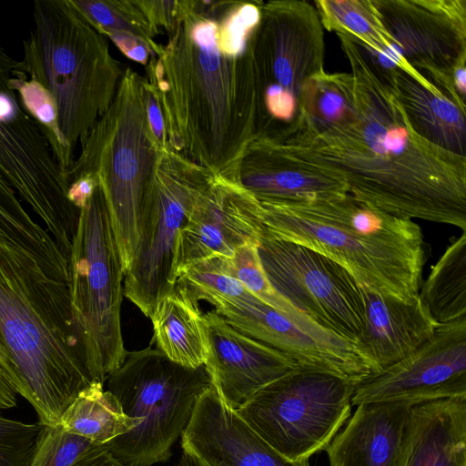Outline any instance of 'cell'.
<instances>
[{"instance_id":"cell-37","label":"cell","mask_w":466,"mask_h":466,"mask_svg":"<svg viewBox=\"0 0 466 466\" xmlns=\"http://www.w3.org/2000/svg\"><path fill=\"white\" fill-rule=\"evenodd\" d=\"M144 96L147 120L153 135L162 149L169 148L166 122L160 98L152 85L145 77Z\"/></svg>"},{"instance_id":"cell-26","label":"cell","mask_w":466,"mask_h":466,"mask_svg":"<svg viewBox=\"0 0 466 466\" xmlns=\"http://www.w3.org/2000/svg\"><path fill=\"white\" fill-rule=\"evenodd\" d=\"M302 103L301 127L289 139L319 135L350 124L356 116L353 76L321 72L309 81Z\"/></svg>"},{"instance_id":"cell-34","label":"cell","mask_w":466,"mask_h":466,"mask_svg":"<svg viewBox=\"0 0 466 466\" xmlns=\"http://www.w3.org/2000/svg\"><path fill=\"white\" fill-rule=\"evenodd\" d=\"M104 446L65 430L59 423L45 425L28 466H72Z\"/></svg>"},{"instance_id":"cell-18","label":"cell","mask_w":466,"mask_h":466,"mask_svg":"<svg viewBox=\"0 0 466 466\" xmlns=\"http://www.w3.org/2000/svg\"><path fill=\"white\" fill-rule=\"evenodd\" d=\"M181 444L198 466H310L269 446L224 403L213 385L198 399Z\"/></svg>"},{"instance_id":"cell-24","label":"cell","mask_w":466,"mask_h":466,"mask_svg":"<svg viewBox=\"0 0 466 466\" xmlns=\"http://www.w3.org/2000/svg\"><path fill=\"white\" fill-rule=\"evenodd\" d=\"M381 74L390 82L412 130L431 145L466 158L465 106L401 69Z\"/></svg>"},{"instance_id":"cell-3","label":"cell","mask_w":466,"mask_h":466,"mask_svg":"<svg viewBox=\"0 0 466 466\" xmlns=\"http://www.w3.org/2000/svg\"><path fill=\"white\" fill-rule=\"evenodd\" d=\"M0 226V347L10 360V382L56 425L78 394L96 382L73 311L71 268L56 247Z\"/></svg>"},{"instance_id":"cell-38","label":"cell","mask_w":466,"mask_h":466,"mask_svg":"<svg viewBox=\"0 0 466 466\" xmlns=\"http://www.w3.org/2000/svg\"><path fill=\"white\" fill-rule=\"evenodd\" d=\"M98 186L97 179L92 175H81L68 182L67 198L79 210L82 209Z\"/></svg>"},{"instance_id":"cell-10","label":"cell","mask_w":466,"mask_h":466,"mask_svg":"<svg viewBox=\"0 0 466 466\" xmlns=\"http://www.w3.org/2000/svg\"><path fill=\"white\" fill-rule=\"evenodd\" d=\"M355 385L298 366L235 410L269 446L299 461L325 451L351 415Z\"/></svg>"},{"instance_id":"cell-33","label":"cell","mask_w":466,"mask_h":466,"mask_svg":"<svg viewBox=\"0 0 466 466\" xmlns=\"http://www.w3.org/2000/svg\"><path fill=\"white\" fill-rule=\"evenodd\" d=\"M176 285L186 289L195 301L206 300L214 308L252 296L238 280L220 269L216 257L189 267L178 277Z\"/></svg>"},{"instance_id":"cell-4","label":"cell","mask_w":466,"mask_h":466,"mask_svg":"<svg viewBox=\"0 0 466 466\" xmlns=\"http://www.w3.org/2000/svg\"><path fill=\"white\" fill-rule=\"evenodd\" d=\"M264 233L317 251L360 286L410 299L427 260L420 227L350 194L309 202L258 201Z\"/></svg>"},{"instance_id":"cell-35","label":"cell","mask_w":466,"mask_h":466,"mask_svg":"<svg viewBox=\"0 0 466 466\" xmlns=\"http://www.w3.org/2000/svg\"><path fill=\"white\" fill-rule=\"evenodd\" d=\"M44 426L11 420L0 412V466H28Z\"/></svg>"},{"instance_id":"cell-20","label":"cell","mask_w":466,"mask_h":466,"mask_svg":"<svg viewBox=\"0 0 466 466\" xmlns=\"http://www.w3.org/2000/svg\"><path fill=\"white\" fill-rule=\"evenodd\" d=\"M238 181L258 201L298 203L349 194L335 171L263 138L252 139L243 152Z\"/></svg>"},{"instance_id":"cell-31","label":"cell","mask_w":466,"mask_h":466,"mask_svg":"<svg viewBox=\"0 0 466 466\" xmlns=\"http://www.w3.org/2000/svg\"><path fill=\"white\" fill-rule=\"evenodd\" d=\"M89 24L107 39L131 36L145 44L156 57L162 45L156 42L158 33L150 25L135 0H72Z\"/></svg>"},{"instance_id":"cell-39","label":"cell","mask_w":466,"mask_h":466,"mask_svg":"<svg viewBox=\"0 0 466 466\" xmlns=\"http://www.w3.org/2000/svg\"><path fill=\"white\" fill-rule=\"evenodd\" d=\"M72 466H124L106 449V446L96 449Z\"/></svg>"},{"instance_id":"cell-6","label":"cell","mask_w":466,"mask_h":466,"mask_svg":"<svg viewBox=\"0 0 466 466\" xmlns=\"http://www.w3.org/2000/svg\"><path fill=\"white\" fill-rule=\"evenodd\" d=\"M144 84L145 76L125 67L111 105L66 171L67 182L86 174L97 179L124 274L137 247L145 201L164 150L147 120Z\"/></svg>"},{"instance_id":"cell-11","label":"cell","mask_w":466,"mask_h":466,"mask_svg":"<svg viewBox=\"0 0 466 466\" xmlns=\"http://www.w3.org/2000/svg\"><path fill=\"white\" fill-rule=\"evenodd\" d=\"M214 176L170 148L160 155L140 218L137 247L123 284L124 295L147 318L176 287L178 233Z\"/></svg>"},{"instance_id":"cell-27","label":"cell","mask_w":466,"mask_h":466,"mask_svg":"<svg viewBox=\"0 0 466 466\" xmlns=\"http://www.w3.org/2000/svg\"><path fill=\"white\" fill-rule=\"evenodd\" d=\"M137 423L124 413L115 395L99 382L81 391L59 421L65 430L101 445L129 432Z\"/></svg>"},{"instance_id":"cell-7","label":"cell","mask_w":466,"mask_h":466,"mask_svg":"<svg viewBox=\"0 0 466 466\" xmlns=\"http://www.w3.org/2000/svg\"><path fill=\"white\" fill-rule=\"evenodd\" d=\"M106 382L124 413L138 420L132 431L106 444L124 466H152L167 461L198 399L212 386L205 365L180 366L150 346L127 352Z\"/></svg>"},{"instance_id":"cell-8","label":"cell","mask_w":466,"mask_h":466,"mask_svg":"<svg viewBox=\"0 0 466 466\" xmlns=\"http://www.w3.org/2000/svg\"><path fill=\"white\" fill-rule=\"evenodd\" d=\"M311 4L274 0L262 4L254 56L258 106L254 138L283 144L302 124L303 93L324 70V32Z\"/></svg>"},{"instance_id":"cell-15","label":"cell","mask_w":466,"mask_h":466,"mask_svg":"<svg viewBox=\"0 0 466 466\" xmlns=\"http://www.w3.org/2000/svg\"><path fill=\"white\" fill-rule=\"evenodd\" d=\"M461 397H466V318L439 325L434 336L417 350L358 383L351 404L412 407Z\"/></svg>"},{"instance_id":"cell-21","label":"cell","mask_w":466,"mask_h":466,"mask_svg":"<svg viewBox=\"0 0 466 466\" xmlns=\"http://www.w3.org/2000/svg\"><path fill=\"white\" fill-rule=\"evenodd\" d=\"M361 288L365 323L355 344L374 373L403 360L434 336L439 325L419 295L402 299Z\"/></svg>"},{"instance_id":"cell-30","label":"cell","mask_w":466,"mask_h":466,"mask_svg":"<svg viewBox=\"0 0 466 466\" xmlns=\"http://www.w3.org/2000/svg\"><path fill=\"white\" fill-rule=\"evenodd\" d=\"M257 246L243 245L230 258L215 256L220 269L238 280L257 299L281 312L300 328L315 333L329 331L309 319L274 289L261 266Z\"/></svg>"},{"instance_id":"cell-23","label":"cell","mask_w":466,"mask_h":466,"mask_svg":"<svg viewBox=\"0 0 466 466\" xmlns=\"http://www.w3.org/2000/svg\"><path fill=\"white\" fill-rule=\"evenodd\" d=\"M411 406L360 404L325 450L329 466H393Z\"/></svg>"},{"instance_id":"cell-2","label":"cell","mask_w":466,"mask_h":466,"mask_svg":"<svg viewBox=\"0 0 466 466\" xmlns=\"http://www.w3.org/2000/svg\"><path fill=\"white\" fill-rule=\"evenodd\" d=\"M221 5L194 0L146 66L145 77L160 98L169 148L215 176L238 180L256 134L255 41L237 48L218 38Z\"/></svg>"},{"instance_id":"cell-32","label":"cell","mask_w":466,"mask_h":466,"mask_svg":"<svg viewBox=\"0 0 466 466\" xmlns=\"http://www.w3.org/2000/svg\"><path fill=\"white\" fill-rule=\"evenodd\" d=\"M8 87L17 94L23 107L41 126L56 160L66 173L75 157L69 152L60 132L57 112L51 95L16 67L12 72Z\"/></svg>"},{"instance_id":"cell-28","label":"cell","mask_w":466,"mask_h":466,"mask_svg":"<svg viewBox=\"0 0 466 466\" xmlns=\"http://www.w3.org/2000/svg\"><path fill=\"white\" fill-rule=\"evenodd\" d=\"M419 297L438 325L466 318V232L446 248Z\"/></svg>"},{"instance_id":"cell-16","label":"cell","mask_w":466,"mask_h":466,"mask_svg":"<svg viewBox=\"0 0 466 466\" xmlns=\"http://www.w3.org/2000/svg\"><path fill=\"white\" fill-rule=\"evenodd\" d=\"M214 311L242 334L289 356L299 366L331 373L355 386L374 373L356 344L327 331H308L254 295Z\"/></svg>"},{"instance_id":"cell-17","label":"cell","mask_w":466,"mask_h":466,"mask_svg":"<svg viewBox=\"0 0 466 466\" xmlns=\"http://www.w3.org/2000/svg\"><path fill=\"white\" fill-rule=\"evenodd\" d=\"M264 231L258 199L238 180L214 176L178 233L174 257L177 280L199 261L215 256L230 258L243 245H258Z\"/></svg>"},{"instance_id":"cell-5","label":"cell","mask_w":466,"mask_h":466,"mask_svg":"<svg viewBox=\"0 0 466 466\" xmlns=\"http://www.w3.org/2000/svg\"><path fill=\"white\" fill-rule=\"evenodd\" d=\"M33 20L16 69L51 95L60 132L75 157L77 144L111 105L125 67L72 0L35 1Z\"/></svg>"},{"instance_id":"cell-12","label":"cell","mask_w":466,"mask_h":466,"mask_svg":"<svg viewBox=\"0 0 466 466\" xmlns=\"http://www.w3.org/2000/svg\"><path fill=\"white\" fill-rule=\"evenodd\" d=\"M257 248L279 295L317 325L355 343L366 308L362 288L351 274L317 251L265 233Z\"/></svg>"},{"instance_id":"cell-13","label":"cell","mask_w":466,"mask_h":466,"mask_svg":"<svg viewBox=\"0 0 466 466\" xmlns=\"http://www.w3.org/2000/svg\"><path fill=\"white\" fill-rule=\"evenodd\" d=\"M0 171L19 197L54 228L57 240H64L57 226L76 236L80 210L67 198L66 173L43 128L8 86H0Z\"/></svg>"},{"instance_id":"cell-41","label":"cell","mask_w":466,"mask_h":466,"mask_svg":"<svg viewBox=\"0 0 466 466\" xmlns=\"http://www.w3.org/2000/svg\"><path fill=\"white\" fill-rule=\"evenodd\" d=\"M466 62L459 64L452 73V84L460 99L465 103L466 99Z\"/></svg>"},{"instance_id":"cell-40","label":"cell","mask_w":466,"mask_h":466,"mask_svg":"<svg viewBox=\"0 0 466 466\" xmlns=\"http://www.w3.org/2000/svg\"><path fill=\"white\" fill-rule=\"evenodd\" d=\"M17 65L18 61L11 57L5 50L0 46V86H8L12 72Z\"/></svg>"},{"instance_id":"cell-14","label":"cell","mask_w":466,"mask_h":466,"mask_svg":"<svg viewBox=\"0 0 466 466\" xmlns=\"http://www.w3.org/2000/svg\"><path fill=\"white\" fill-rule=\"evenodd\" d=\"M406 62L444 95L457 96L452 73L466 62V0H371Z\"/></svg>"},{"instance_id":"cell-22","label":"cell","mask_w":466,"mask_h":466,"mask_svg":"<svg viewBox=\"0 0 466 466\" xmlns=\"http://www.w3.org/2000/svg\"><path fill=\"white\" fill-rule=\"evenodd\" d=\"M393 466H466V397L412 406Z\"/></svg>"},{"instance_id":"cell-29","label":"cell","mask_w":466,"mask_h":466,"mask_svg":"<svg viewBox=\"0 0 466 466\" xmlns=\"http://www.w3.org/2000/svg\"><path fill=\"white\" fill-rule=\"evenodd\" d=\"M314 5L323 28L373 51L392 44L371 0H317Z\"/></svg>"},{"instance_id":"cell-1","label":"cell","mask_w":466,"mask_h":466,"mask_svg":"<svg viewBox=\"0 0 466 466\" xmlns=\"http://www.w3.org/2000/svg\"><path fill=\"white\" fill-rule=\"evenodd\" d=\"M337 35L354 78L355 119L283 145L338 173L359 200L397 218L448 224L466 232V158L420 137L390 82L356 42Z\"/></svg>"},{"instance_id":"cell-9","label":"cell","mask_w":466,"mask_h":466,"mask_svg":"<svg viewBox=\"0 0 466 466\" xmlns=\"http://www.w3.org/2000/svg\"><path fill=\"white\" fill-rule=\"evenodd\" d=\"M124 270L99 186L80 209L71 294L80 341L94 380L105 384L127 351L121 329Z\"/></svg>"},{"instance_id":"cell-36","label":"cell","mask_w":466,"mask_h":466,"mask_svg":"<svg viewBox=\"0 0 466 466\" xmlns=\"http://www.w3.org/2000/svg\"><path fill=\"white\" fill-rule=\"evenodd\" d=\"M135 3L157 33L163 28L170 35L190 11L194 0H135Z\"/></svg>"},{"instance_id":"cell-25","label":"cell","mask_w":466,"mask_h":466,"mask_svg":"<svg viewBox=\"0 0 466 466\" xmlns=\"http://www.w3.org/2000/svg\"><path fill=\"white\" fill-rule=\"evenodd\" d=\"M149 318L151 343L167 359L191 369L206 365L210 344L205 314L186 289L176 285L157 302Z\"/></svg>"},{"instance_id":"cell-19","label":"cell","mask_w":466,"mask_h":466,"mask_svg":"<svg viewBox=\"0 0 466 466\" xmlns=\"http://www.w3.org/2000/svg\"><path fill=\"white\" fill-rule=\"evenodd\" d=\"M205 318L210 344L205 366L230 409L237 410L259 390L299 366L289 356L238 331L214 310Z\"/></svg>"}]
</instances>
